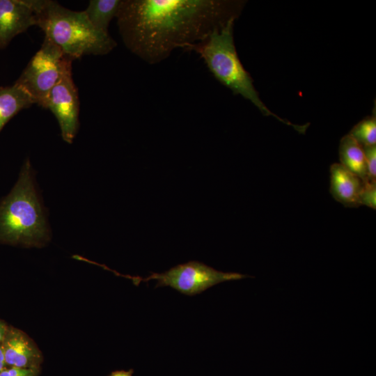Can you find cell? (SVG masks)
Segmentation results:
<instances>
[{"label":"cell","mask_w":376,"mask_h":376,"mask_svg":"<svg viewBox=\"0 0 376 376\" xmlns=\"http://www.w3.org/2000/svg\"><path fill=\"white\" fill-rule=\"evenodd\" d=\"M122 0H91L83 12L98 31L109 33L108 27L118 13Z\"/></svg>","instance_id":"13"},{"label":"cell","mask_w":376,"mask_h":376,"mask_svg":"<svg viewBox=\"0 0 376 376\" xmlns=\"http://www.w3.org/2000/svg\"><path fill=\"white\" fill-rule=\"evenodd\" d=\"M6 366L3 350L1 344H0V373L4 369Z\"/></svg>","instance_id":"20"},{"label":"cell","mask_w":376,"mask_h":376,"mask_svg":"<svg viewBox=\"0 0 376 376\" xmlns=\"http://www.w3.org/2000/svg\"><path fill=\"white\" fill-rule=\"evenodd\" d=\"M133 369L129 370H116L112 372L109 376H132Z\"/></svg>","instance_id":"18"},{"label":"cell","mask_w":376,"mask_h":376,"mask_svg":"<svg viewBox=\"0 0 376 376\" xmlns=\"http://www.w3.org/2000/svg\"><path fill=\"white\" fill-rule=\"evenodd\" d=\"M39 0H0V49L17 35L37 26Z\"/></svg>","instance_id":"8"},{"label":"cell","mask_w":376,"mask_h":376,"mask_svg":"<svg viewBox=\"0 0 376 376\" xmlns=\"http://www.w3.org/2000/svg\"><path fill=\"white\" fill-rule=\"evenodd\" d=\"M245 2L228 0H122L117 15L126 47L149 64L177 48L200 42L228 21Z\"/></svg>","instance_id":"1"},{"label":"cell","mask_w":376,"mask_h":376,"mask_svg":"<svg viewBox=\"0 0 376 376\" xmlns=\"http://www.w3.org/2000/svg\"><path fill=\"white\" fill-rule=\"evenodd\" d=\"M235 19L228 21L223 27L213 31L204 40L183 48L194 52L204 61L212 75L233 93L251 101L265 116H272L281 123L303 133L306 125H295L273 113L260 99L250 74L243 67L236 51L233 38Z\"/></svg>","instance_id":"3"},{"label":"cell","mask_w":376,"mask_h":376,"mask_svg":"<svg viewBox=\"0 0 376 376\" xmlns=\"http://www.w3.org/2000/svg\"><path fill=\"white\" fill-rule=\"evenodd\" d=\"M36 104L31 96L17 84L0 87V132L18 112Z\"/></svg>","instance_id":"11"},{"label":"cell","mask_w":376,"mask_h":376,"mask_svg":"<svg viewBox=\"0 0 376 376\" xmlns=\"http://www.w3.org/2000/svg\"><path fill=\"white\" fill-rule=\"evenodd\" d=\"M1 345L6 365L40 369L42 362V353L33 340L24 332L8 329Z\"/></svg>","instance_id":"9"},{"label":"cell","mask_w":376,"mask_h":376,"mask_svg":"<svg viewBox=\"0 0 376 376\" xmlns=\"http://www.w3.org/2000/svg\"><path fill=\"white\" fill-rule=\"evenodd\" d=\"M8 328L3 322L0 321V344L2 343L6 336Z\"/></svg>","instance_id":"19"},{"label":"cell","mask_w":376,"mask_h":376,"mask_svg":"<svg viewBox=\"0 0 376 376\" xmlns=\"http://www.w3.org/2000/svg\"><path fill=\"white\" fill-rule=\"evenodd\" d=\"M50 230L36 188L33 169L26 159L11 191L0 201V242L40 246Z\"/></svg>","instance_id":"2"},{"label":"cell","mask_w":376,"mask_h":376,"mask_svg":"<svg viewBox=\"0 0 376 376\" xmlns=\"http://www.w3.org/2000/svg\"><path fill=\"white\" fill-rule=\"evenodd\" d=\"M73 59L45 37L39 50L33 55L15 84L22 87L42 107L49 91L63 75L72 68Z\"/></svg>","instance_id":"5"},{"label":"cell","mask_w":376,"mask_h":376,"mask_svg":"<svg viewBox=\"0 0 376 376\" xmlns=\"http://www.w3.org/2000/svg\"><path fill=\"white\" fill-rule=\"evenodd\" d=\"M360 204L366 205L373 210L376 209V183L364 182L360 196Z\"/></svg>","instance_id":"16"},{"label":"cell","mask_w":376,"mask_h":376,"mask_svg":"<svg viewBox=\"0 0 376 376\" xmlns=\"http://www.w3.org/2000/svg\"><path fill=\"white\" fill-rule=\"evenodd\" d=\"M40 369L19 368L10 367L3 369L0 373V376H38Z\"/></svg>","instance_id":"17"},{"label":"cell","mask_w":376,"mask_h":376,"mask_svg":"<svg viewBox=\"0 0 376 376\" xmlns=\"http://www.w3.org/2000/svg\"><path fill=\"white\" fill-rule=\"evenodd\" d=\"M42 108L56 116L63 139L71 143L79 128V101L73 81L72 68L68 70L49 91Z\"/></svg>","instance_id":"7"},{"label":"cell","mask_w":376,"mask_h":376,"mask_svg":"<svg viewBox=\"0 0 376 376\" xmlns=\"http://www.w3.org/2000/svg\"><path fill=\"white\" fill-rule=\"evenodd\" d=\"M246 276L218 271L201 262L189 261L163 273H152L146 278L132 277L135 283L155 280V288L169 286L182 294L193 296L221 282L239 280Z\"/></svg>","instance_id":"6"},{"label":"cell","mask_w":376,"mask_h":376,"mask_svg":"<svg viewBox=\"0 0 376 376\" xmlns=\"http://www.w3.org/2000/svg\"><path fill=\"white\" fill-rule=\"evenodd\" d=\"M368 171V182L376 183V146L363 147Z\"/></svg>","instance_id":"15"},{"label":"cell","mask_w":376,"mask_h":376,"mask_svg":"<svg viewBox=\"0 0 376 376\" xmlns=\"http://www.w3.org/2000/svg\"><path fill=\"white\" fill-rule=\"evenodd\" d=\"M330 193L334 198L345 207H356L360 204V196L364 182L340 163L330 167Z\"/></svg>","instance_id":"10"},{"label":"cell","mask_w":376,"mask_h":376,"mask_svg":"<svg viewBox=\"0 0 376 376\" xmlns=\"http://www.w3.org/2000/svg\"><path fill=\"white\" fill-rule=\"evenodd\" d=\"M339 158L340 164L345 168L359 177L364 182H368V171L363 147L350 134L340 139Z\"/></svg>","instance_id":"12"},{"label":"cell","mask_w":376,"mask_h":376,"mask_svg":"<svg viewBox=\"0 0 376 376\" xmlns=\"http://www.w3.org/2000/svg\"><path fill=\"white\" fill-rule=\"evenodd\" d=\"M37 26L45 38L71 58L104 55L117 45L109 33L96 29L83 11H73L50 0H39Z\"/></svg>","instance_id":"4"},{"label":"cell","mask_w":376,"mask_h":376,"mask_svg":"<svg viewBox=\"0 0 376 376\" xmlns=\"http://www.w3.org/2000/svg\"><path fill=\"white\" fill-rule=\"evenodd\" d=\"M362 147L376 146L375 115L366 117L358 123L348 134Z\"/></svg>","instance_id":"14"}]
</instances>
